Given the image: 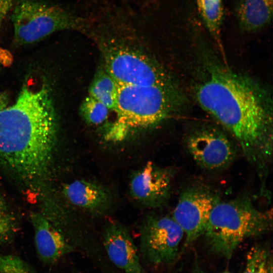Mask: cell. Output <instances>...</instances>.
<instances>
[{"mask_svg":"<svg viewBox=\"0 0 273 273\" xmlns=\"http://www.w3.org/2000/svg\"><path fill=\"white\" fill-rule=\"evenodd\" d=\"M192 65L193 97L265 176L272 154V103L265 87L230 67L199 29Z\"/></svg>","mask_w":273,"mask_h":273,"instance_id":"6da1fadb","label":"cell"},{"mask_svg":"<svg viewBox=\"0 0 273 273\" xmlns=\"http://www.w3.org/2000/svg\"><path fill=\"white\" fill-rule=\"evenodd\" d=\"M57 131L49 87L25 85L0 111V166L27 186H39L51 170Z\"/></svg>","mask_w":273,"mask_h":273,"instance_id":"7a4b0ae2","label":"cell"},{"mask_svg":"<svg viewBox=\"0 0 273 273\" xmlns=\"http://www.w3.org/2000/svg\"><path fill=\"white\" fill-rule=\"evenodd\" d=\"M89 32L97 41L104 67L119 85L176 82L138 44L137 31L120 17L106 18Z\"/></svg>","mask_w":273,"mask_h":273,"instance_id":"3957f363","label":"cell"},{"mask_svg":"<svg viewBox=\"0 0 273 273\" xmlns=\"http://www.w3.org/2000/svg\"><path fill=\"white\" fill-rule=\"evenodd\" d=\"M271 209L260 210L250 199L241 196L221 200L213 208L203 236L215 253L230 258L246 239L272 229Z\"/></svg>","mask_w":273,"mask_h":273,"instance_id":"277c9868","label":"cell"},{"mask_svg":"<svg viewBox=\"0 0 273 273\" xmlns=\"http://www.w3.org/2000/svg\"><path fill=\"white\" fill-rule=\"evenodd\" d=\"M185 103L176 82L165 85H119L115 110L118 120L130 127L157 125L173 117Z\"/></svg>","mask_w":273,"mask_h":273,"instance_id":"5b68a950","label":"cell"},{"mask_svg":"<svg viewBox=\"0 0 273 273\" xmlns=\"http://www.w3.org/2000/svg\"><path fill=\"white\" fill-rule=\"evenodd\" d=\"M14 40L19 45L38 42L54 32H88L90 22L70 10L41 0H19L12 15Z\"/></svg>","mask_w":273,"mask_h":273,"instance_id":"8992f818","label":"cell"},{"mask_svg":"<svg viewBox=\"0 0 273 273\" xmlns=\"http://www.w3.org/2000/svg\"><path fill=\"white\" fill-rule=\"evenodd\" d=\"M186 149L193 160L203 169H225L236 158V143L219 126L203 124L189 130L184 138Z\"/></svg>","mask_w":273,"mask_h":273,"instance_id":"52a82bcc","label":"cell"},{"mask_svg":"<svg viewBox=\"0 0 273 273\" xmlns=\"http://www.w3.org/2000/svg\"><path fill=\"white\" fill-rule=\"evenodd\" d=\"M184 236L172 216L149 214L140 227V253L150 264H168L176 258Z\"/></svg>","mask_w":273,"mask_h":273,"instance_id":"ba28073f","label":"cell"},{"mask_svg":"<svg viewBox=\"0 0 273 273\" xmlns=\"http://www.w3.org/2000/svg\"><path fill=\"white\" fill-rule=\"evenodd\" d=\"M220 200L215 191L203 185H191L181 191L172 217L184 232L186 246L203 236L210 214Z\"/></svg>","mask_w":273,"mask_h":273,"instance_id":"9c48e42d","label":"cell"},{"mask_svg":"<svg viewBox=\"0 0 273 273\" xmlns=\"http://www.w3.org/2000/svg\"><path fill=\"white\" fill-rule=\"evenodd\" d=\"M174 174L170 167L147 162L131 175L129 189L131 197L148 208L163 206L170 197Z\"/></svg>","mask_w":273,"mask_h":273,"instance_id":"30bf717a","label":"cell"},{"mask_svg":"<svg viewBox=\"0 0 273 273\" xmlns=\"http://www.w3.org/2000/svg\"><path fill=\"white\" fill-rule=\"evenodd\" d=\"M103 244L111 261L123 273H146L132 238L122 224L115 222L107 225Z\"/></svg>","mask_w":273,"mask_h":273,"instance_id":"8fae6325","label":"cell"},{"mask_svg":"<svg viewBox=\"0 0 273 273\" xmlns=\"http://www.w3.org/2000/svg\"><path fill=\"white\" fill-rule=\"evenodd\" d=\"M30 219L34 229L36 250L43 263L54 264L73 251L63 235L44 216L34 212L30 214Z\"/></svg>","mask_w":273,"mask_h":273,"instance_id":"7c38bea8","label":"cell"},{"mask_svg":"<svg viewBox=\"0 0 273 273\" xmlns=\"http://www.w3.org/2000/svg\"><path fill=\"white\" fill-rule=\"evenodd\" d=\"M63 193L72 204L94 212L107 209L112 201L111 193L106 188L84 179L75 180L66 184Z\"/></svg>","mask_w":273,"mask_h":273,"instance_id":"4fadbf2b","label":"cell"},{"mask_svg":"<svg viewBox=\"0 0 273 273\" xmlns=\"http://www.w3.org/2000/svg\"><path fill=\"white\" fill-rule=\"evenodd\" d=\"M273 0H238L235 15L242 32L255 33L268 27L272 18Z\"/></svg>","mask_w":273,"mask_h":273,"instance_id":"5bb4252c","label":"cell"},{"mask_svg":"<svg viewBox=\"0 0 273 273\" xmlns=\"http://www.w3.org/2000/svg\"><path fill=\"white\" fill-rule=\"evenodd\" d=\"M200 17L215 47L223 53L222 26L224 9L223 0H195Z\"/></svg>","mask_w":273,"mask_h":273,"instance_id":"9a60e30c","label":"cell"},{"mask_svg":"<svg viewBox=\"0 0 273 273\" xmlns=\"http://www.w3.org/2000/svg\"><path fill=\"white\" fill-rule=\"evenodd\" d=\"M119 85L103 66L95 74L90 84L89 96L114 110Z\"/></svg>","mask_w":273,"mask_h":273,"instance_id":"2e32d148","label":"cell"},{"mask_svg":"<svg viewBox=\"0 0 273 273\" xmlns=\"http://www.w3.org/2000/svg\"><path fill=\"white\" fill-rule=\"evenodd\" d=\"M243 273H272V260L268 248L256 245L249 251Z\"/></svg>","mask_w":273,"mask_h":273,"instance_id":"e0dca14e","label":"cell"},{"mask_svg":"<svg viewBox=\"0 0 273 273\" xmlns=\"http://www.w3.org/2000/svg\"><path fill=\"white\" fill-rule=\"evenodd\" d=\"M110 110L104 104L89 95L84 99L80 107L83 119L92 125L100 124L106 121Z\"/></svg>","mask_w":273,"mask_h":273,"instance_id":"ac0fdd59","label":"cell"},{"mask_svg":"<svg viewBox=\"0 0 273 273\" xmlns=\"http://www.w3.org/2000/svg\"><path fill=\"white\" fill-rule=\"evenodd\" d=\"M17 228L15 217L6 200L0 194V246L10 241Z\"/></svg>","mask_w":273,"mask_h":273,"instance_id":"d6986e66","label":"cell"},{"mask_svg":"<svg viewBox=\"0 0 273 273\" xmlns=\"http://www.w3.org/2000/svg\"><path fill=\"white\" fill-rule=\"evenodd\" d=\"M0 273H34L20 257L13 255H0Z\"/></svg>","mask_w":273,"mask_h":273,"instance_id":"ffe728a7","label":"cell"},{"mask_svg":"<svg viewBox=\"0 0 273 273\" xmlns=\"http://www.w3.org/2000/svg\"><path fill=\"white\" fill-rule=\"evenodd\" d=\"M14 0H0V29L3 20L14 5Z\"/></svg>","mask_w":273,"mask_h":273,"instance_id":"44dd1931","label":"cell"},{"mask_svg":"<svg viewBox=\"0 0 273 273\" xmlns=\"http://www.w3.org/2000/svg\"><path fill=\"white\" fill-rule=\"evenodd\" d=\"M8 102L9 99L7 94L0 93V111L7 107Z\"/></svg>","mask_w":273,"mask_h":273,"instance_id":"7402d4cb","label":"cell"},{"mask_svg":"<svg viewBox=\"0 0 273 273\" xmlns=\"http://www.w3.org/2000/svg\"><path fill=\"white\" fill-rule=\"evenodd\" d=\"M192 273H203V272L198 268H196Z\"/></svg>","mask_w":273,"mask_h":273,"instance_id":"603a6c76","label":"cell"},{"mask_svg":"<svg viewBox=\"0 0 273 273\" xmlns=\"http://www.w3.org/2000/svg\"><path fill=\"white\" fill-rule=\"evenodd\" d=\"M223 273H229V272H223Z\"/></svg>","mask_w":273,"mask_h":273,"instance_id":"cb8c5ba5","label":"cell"}]
</instances>
